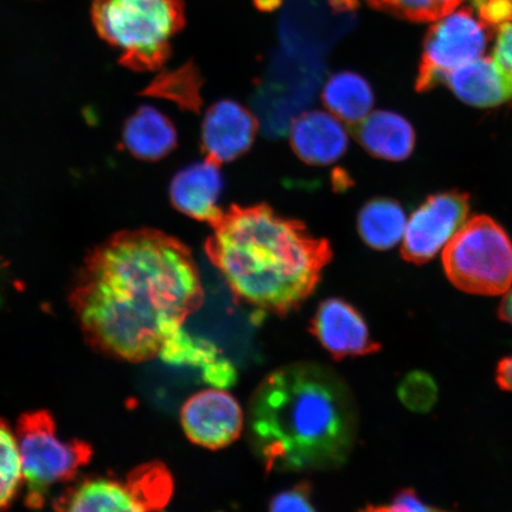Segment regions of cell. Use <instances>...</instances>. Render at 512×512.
Returning <instances> with one entry per match:
<instances>
[{
    "label": "cell",
    "instance_id": "obj_1",
    "mask_svg": "<svg viewBox=\"0 0 512 512\" xmlns=\"http://www.w3.org/2000/svg\"><path fill=\"white\" fill-rule=\"evenodd\" d=\"M203 298L188 248L157 230L138 229L113 235L86 256L69 303L86 342L100 354L200 368L204 380L223 387L235 369L213 345L183 330Z\"/></svg>",
    "mask_w": 512,
    "mask_h": 512
},
{
    "label": "cell",
    "instance_id": "obj_2",
    "mask_svg": "<svg viewBox=\"0 0 512 512\" xmlns=\"http://www.w3.org/2000/svg\"><path fill=\"white\" fill-rule=\"evenodd\" d=\"M249 443L268 472L337 469L357 438L347 383L317 363L290 364L268 375L248 409Z\"/></svg>",
    "mask_w": 512,
    "mask_h": 512
},
{
    "label": "cell",
    "instance_id": "obj_3",
    "mask_svg": "<svg viewBox=\"0 0 512 512\" xmlns=\"http://www.w3.org/2000/svg\"><path fill=\"white\" fill-rule=\"evenodd\" d=\"M214 226L208 256L234 297L277 315L311 296L331 258L325 241L270 208L234 209Z\"/></svg>",
    "mask_w": 512,
    "mask_h": 512
},
{
    "label": "cell",
    "instance_id": "obj_4",
    "mask_svg": "<svg viewBox=\"0 0 512 512\" xmlns=\"http://www.w3.org/2000/svg\"><path fill=\"white\" fill-rule=\"evenodd\" d=\"M92 19L102 40L134 70L156 69L168 59L184 23L183 0H93Z\"/></svg>",
    "mask_w": 512,
    "mask_h": 512
},
{
    "label": "cell",
    "instance_id": "obj_5",
    "mask_svg": "<svg viewBox=\"0 0 512 512\" xmlns=\"http://www.w3.org/2000/svg\"><path fill=\"white\" fill-rule=\"evenodd\" d=\"M16 438L21 457L25 505L41 509L56 484L78 476L93 457V447L80 439L63 440L48 411L28 412L17 421Z\"/></svg>",
    "mask_w": 512,
    "mask_h": 512
},
{
    "label": "cell",
    "instance_id": "obj_6",
    "mask_svg": "<svg viewBox=\"0 0 512 512\" xmlns=\"http://www.w3.org/2000/svg\"><path fill=\"white\" fill-rule=\"evenodd\" d=\"M443 265L460 291L498 296L512 285V242L491 217L475 216L445 246Z\"/></svg>",
    "mask_w": 512,
    "mask_h": 512
},
{
    "label": "cell",
    "instance_id": "obj_7",
    "mask_svg": "<svg viewBox=\"0 0 512 512\" xmlns=\"http://www.w3.org/2000/svg\"><path fill=\"white\" fill-rule=\"evenodd\" d=\"M172 478L159 463L134 469L125 480L91 477L81 480L56 499L59 511H153L170 502Z\"/></svg>",
    "mask_w": 512,
    "mask_h": 512
},
{
    "label": "cell",
    "instance_id": "obj_8",
    "mask_svg": "<svg viewBox=\"0 0 512 512\" xmlns=\"http://www.w3.org/2000/svg\"><path fill=\"white\" fill-rule=\"evenodd\" d=\"M490 29L469 8L452 11L435 21L426 36L424 54L416 78V91L445 85L454 70L482 57Z\"/></svg>",
    "mask_w": 512,
    "mask_h": 512
},
{
    "label": "cell",
    "instance_id": "obj_9",
    "mask_svg": "<svg viewBox=\"0 0 512 512\" xmlns=\"http://www.w3.org/2000/svg\"><path fill=\"white\" fill-rule=\"evenodd\" d=\"M470 197L462 192L431 196L415 211L402 236L403 259L415 265L431 261L467 221Z\"/></svg>",
    "mask_w": 512,
    "mask_h": 512
},
{
    "label": "cell",
    "instance_id": "obj_10",
    "mask_svg": "<svg viewBox=\"0 0 512 512\" xmlns=\"http://www.w3.org/2000/svg\"><path fill=\"white\" fill-rule=\"evenodd\" d=\"M181 422L192 443L219 450L240 437L245 427V414L227 390L204 389L184 403Z\"/></svg>",
    "mask_w": 512,
    "mask_h": 512
},
{
    "label": "cell",
    "instance_id": "obj_11",
    "mask_svg": "<svg viewBox=\"0 0 512 512\" xmlns=\"http://www.w3.org/2000/svg\"><path fill=\"white\" fill-rule=\"evenodd\" d=\"M258 125L255 115L238 101L216 102L202 120L203 149L219 164L233 162L251 149Z\"/></svg>",
    "mask_w": 512,
    "mask_h": 512
},
{
    "label": "cell",
    "instance_id": "obj_12",
    "mask_svg": "<svg viewBox=\"0 0 512 512\" xmlns=\"http://www.w3.org/2000/svg\"><path fill=\"white\" fill-rule=\"evenodd\" d=\"M312 332L337 360L375 354L381 345L371 338L366 320L343 299L331 298L319 305Z\"/></svg>",
    "mask_w": 512,
    "mask_h": 512
},
{
    "label": "cell",
    "instance_id": "obj_13",
    "mask_svg": "<svg viewBox=\"0 0 512 512\" xmlns=\"http://www.w3.org/2000/svg\"><path fill=\"white\" fill-rule=\"evenodd\" d=\"M224 178L220 164L207 158L185 165L172 178V206L190 219L215 223L223 215Z\"/></svg>",
    "mask_w": 512,
    "mask_h": 512
},
{
    "label": "cell",
    "instance_id": "obj_14",
    "mask_svg": "<svg viewBox=\"0 0 512 512\" xmlns=\"http://www.w3.org/2000/svg\"><path fill=\"white\" fill-rule=\"evenodd\" d=\"M288 136L294 153L315 166L335 164L349 147L348 125L325 108L299 114L290 124Z\"/></svg>",
    "mask_w": 512,
    "mask_h": 512
},
{
    "label": "cell",
    "instance_id": "obj_15",
    "mask_svg": "<svg viewBox=\"0 0 512 512\" xmlns=\"http://www.w3.org/2000/svg\"><path fill=\"white\" fill-rule=\"evenodd\" d=\"M445 85L467 105L494 107L512 100V70L482 56L454 70Z\"/></svg>",
    "mask_w": 512,
    "mask_h": 512
},
{
    "label": "cell",
    "instance_id": "obj_16",
    "mask_svg": "<svg viewBox=\"0 0 512 512\" xmlns=\"http://www.w3.org/2000/svg\"><path fill=\"white\" fill-rule=\"evenodd\" d=\"M355 126L358 143L370 155L390 162H401L412 155L415 132L401 115L389 111H371Z\"/></svg>",
    "mask_w": 512,
    "mask_h": 512
},
{
    "label": "cell",
    "instance_id": "obj_17",
    "mask_svg": "<svg viewBox=\"0 0 512 512\" xmlns=\"http://www.w3.org/2000/svg\"><path fill=\"white\" fill-rule=\"evenodd\" d=\"M123 143L132 156L145 162H157L174 151L177 130L168 115L158 108L142 106L127 119Z\"/></svg>",
    "mask_w": 512,
    "mask_h": 512
},
{
    "label": "cell",
    "instance_id": "obj_18",
    "mask_svg": "<svg viewBox=\"0 0 512 512\" xmlns=\"http://www.w3.org/2000/svg\"><path fill=\"white\" fill-rule=\"evenodd\" d=\"M322 100L326 111L347 125H357L373 111L374 93L363 76L343 70L325 81Z\"/></svg>",
    "mask_w": 512,
    "mask_h": 512
},
{
    "label": "cell",
    "instance_id": "obj_19",
    "mask_svg": "<svg viewBox=\"0 0 512 512\" xmlns=\"http://www.w3.org/2000/svg\"><path fill=\"white\" fill-rule=\"evenodd\" d=\"M406 224V215L400 204L388 198L368 202L357 219L361 239L377 251H387L398 245Z\"/></svg>",
    "mask_w": 512,
    "mask_h": 512
},
{
    "label": "cell",
    "instance_id": "obj_20",
    "mask_svg": "<svg viewBox=\"0 0 512 512\" xmlns=\"http://www.w3.org/2000/svg\"><path fill=\"white\" fill-rule=\"evenodd\" d=\"M479 17L495 35L494 59L512 70V0H483Z\"/></svg>",
    "mask_w": 512,
    "mask_h": 512
},
{
    "label": "cell",
    "instance_id": "obj_21",
    "mask_svg": "<svg viewBox=\"0 0 512 512\" xmlns=\"http://www.w3.org/2000/svg\"><path fill=\"white\" fill-rule=\"evenodd\" d=\"M23 484L16 433L0 419V510L10 507Z\"/></svg>",
    "mask_w": 512,
    "mask_h": 512
},
{
    "label": "cell",
    "instance_id": "obj_22",
    "mask_svg": "<svg viewBox=\"0 0 512 512\" xmlns=\"http://www.w3.org/2000/svg\"><path fill=\"white\" fill-rule=\"evenodd\" d=\"M464 0H367L377 10L412 22H432L456 10Z\"/></svg>",
    "mask_w": 512,
    "mask_h": 512
},
{
    "label": "cell",
    "instance_id": "obj_23",
    "mask_svg": "<svg viewBox=\"0 0 512 512\" xmlns=\"http://www.w3.org/2000/svg\"><path fill=\"white\" fill-rule=\"evenodd\" d=\"M398 394L409 411L427 413L438 400L437 382L425 371H412L400 383Z\"/></svg>",
    "mask_w": 512,
    "mask_h": 512
},
{
    "label": "cell",
    "instance_id": "obj_24",
    "mask_svg": "<svg viewBox=\"0 0 512 512\" xmlns=\"http://www.w3.org/2000/svg\"><path fill=\"white\" fill-rule=\"evenodd\" d=\"M309 485L300 484L275 495L270 503L271 511H313Z\"/></svg>",
    "mask_w": 512,
    "mask_h": 512
},
{
    "label": "cell",
    "instance_id": "obj_25",
    "mask_svg": "<svg viewBox=\"0 0 512 512\" xmlns=\"http://www.w3.org/2000/svg\"><path fill=\"white\" fill-rule=\"evenodd\" d=\"M368 510L376 511H393V512H418V511H435L438 508L427 505L418 494L412 489H403L398 492L386 507L369 508Z\"/></svg>",
    "mask_w": 512,
    "mask_h": 512
},
{
    "label": "cell",
    "instance_id": "obj_26",
    "mask_svg": "<svg viewBox=\"0 0 512 512\" xmlns=\"http://www.w3.org/2000/svg\"><path fill=\"white\" fill-rule=\"evenodd\" d=\"M496 382L499 388L512 393V356L505 357L498 363Z\"/></svg>",
    "mask_w": 512,
    "mask_h": 512
},
{
    "label": "cell",
    "instance_id": "obj_27",
    "mask_svg": "<svg viewBox=\"0 0 512 512\" xmlns=\"http://www.w3.org/2000/svg\"><path fill=\"white\" fill-rule=\"evenodd\" d=\"M501 304L497 309L498 318L504 323L512 325V288H509L507 292H504Z\"/></svg>",
    "mask_w": 512,
    "mask_h": 512
},
{
    "label": "cell",
    "instance_id": "obj_28",
    "mask_svg": "<svg viewBox=\"0 0 512 512\" xmlns=\"http://www.w3.org/2000/svg\"><path fill=\"white\" fill-rule=\"evenodd\" d=\"M479 2H480V0H473V4H475V5H476L477 3H479Z\"/></svg>",
    "mask_w": 512,
    "mask_h": 512
}]
</instances>
